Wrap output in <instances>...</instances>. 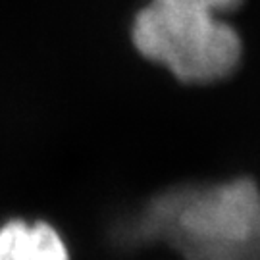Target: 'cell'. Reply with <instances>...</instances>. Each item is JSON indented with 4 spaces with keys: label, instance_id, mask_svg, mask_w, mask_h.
<instances>
[{
    "label": "cell",
    "instance_id": "1",
    "mask_svg": "<svg viewBox=\"0 0 260 260\" xmlns=\"http://www.w3.org/2000/svg\"><path fill=\"white\" fill-rule=\"evenodd\" d=\"M131 43L143 58L187 85L220 83L243 60V39L228 19L170 0H149L135 12Z\"/></svg>",
    "mask_w": 260,
    "mask_h": 260
},
{
    "label": "cell",
    "instance_id": "2",
    "mask_svg": "<svg viewBox=\"0 0 260 260\" xmlns=\"http://www.w3.org/2000/svg\"><path fill=\"white\" fill-rule=\"evenodd\" d=\"M183 216V225L201 239H241L256 225L260 197L249 181L214 189L203 195Z\"/></svg>",
    "mask_w": 260,
    "mask_h": 260
},
{
    "label": "cell",
    "instance_id": "3",
    "mask_svg": "<svg viewBox=\"0 0 260 260\" xmlns=\"http://www.w3.org/2000/svg\"><path fill=\"white\" fill-rule=\"evenodd\" d=\"M0 260H70V254L52 225L16 220L0 228Z\"/></svg>",
    "mask_w": 260,
    "mask_h": 260
},
{
    "label": "cell",
    "instance_id": "4",
    "mask_svg": "<svg viewBox=\"0 0 260 260\" xmlns=\"http://www.w3.org/2000/svg\"><path fill=\"white\" fill-rule=\"evenodd\" d=\"M170 2H181V4H191L197 8L208 10L218 16L225 18L228 14H232L241 6L245 0H170Z\"/></svg>",
    "mask_w": 260,
    "mask_h": 260
}]
</instances>
